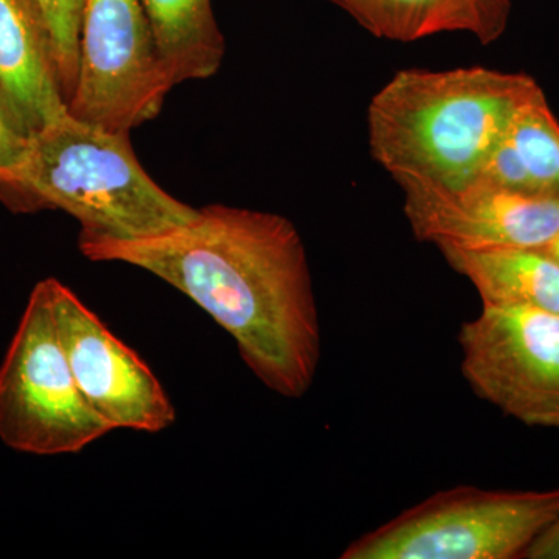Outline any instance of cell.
I'll list each match as a JSON object with an SVG mask.
<instances>
[{
    "instance_id": "cell-1",
    "label": "cell",
    "mask_w": 559,
    "mask_h": 559,
    "mask_svg": "<svg viewBox=\"0 0 559 559\" xmlns=\"http://www.w3.org/2000/svg\"><path fill=\"white\" fill-rule=\"evenodd\" d=\"M91 261H116L186 294L237 342L272 392L301 399L322 355L307 250L285 216L207 205L197 218L138 240L80 237Z\"/></svg>"
},
{
    "instance_id": "cell-2",
    "label": "cell",
    "mask_w": 559,
    "mask_h": 559,
    "mask_svg": "<svg viewBox=\"0 0 559 559\" xmlns=\"http://www.w3.org/2000/svg\"><path fill=\"white\" fill-rule=\"evenodd\" d=\"M539 91L525 73L400 70L370 102L371 156L403 191L466 189Z\"/></svg>"
},
{
    "instance_id": "cell-3",
    "label": "cell",
    "mask_w": 559,
    "mask_h": 559,
    "mask_svg": "<svg viewBox=\"0 0 559 559\" xmlns=\"http://www.w3.org/2000/svg\"><path fill=\"white\" fill-rule=\"evenodd\" d=\"M11 209H60L80 237L138 240L189 224L198 210L160 189L131 148L130 132L105 130L66 112L27 140L2 183Z\"/></svg>"
},
{
    "instance_id": "cell-4",
    "label": "cell",
    "mask_w": 559,
    "mask_h": 559,
    "mask_svg": "<svg viewBox=\"0 0 559 559\" xmlns=\"http://www.w3.org/2000/svg\"><path fill=\"white\" fill-rule=\"evenodd\" d=\"M559 518V488L436 492L371 530L342 559H516Z\"/></svg>"
},
{
    "instance_id": "cell-5",
    "label": "cell",
    "mask_w": 559,
    "mask_h": 559,
    "mask_svg": "<svg viewBox=\"0 0 559 559\" xmlns=\"http://www.w3.org/2000/svg\"><path fill=\"white\" fill-rule=\"evenodd\" d=\"M110 430L76 388L43 280L0 366V440L27 454H75Z\"/></svg>"
},
{
    "instance_id": "cell-6",
    "label": "cell",
    "mask_w": 559,
    "mask_h": 559,
    "mask_svg": "<svg viewBox=\"0 0 559 559\" xmlns=\"http://www.w3.org/2000/svg\"><path fill=\"white\" fill-rule=\"evenodd\" d=\"M171 90L142 2L84 0L69 112L105 130L130 132L160 112Z\"/></svg>"
},
{
    "instance_id": "cell-7",
    "label": "cell",
    "mask_w": 559,
    "mask_h": 559,
    "mask_svg": "<svg viewBox=\"0 0 559 559\" xmlns=\"http://www.w3.org/2000/svg\"><path fill=\"white\" fill-rule=\"evenodd\" d=\"M463 378L479 399L532 428L559 430V314L485 307L459 331Z\"/></svg>"
},
{
    "instance_id": "cell-8",
    "label": "cell",
    "mask_w": 559,
    "mask_h": 559,
    "mask_svg": "<svg viewBox=\"0 0 559 559\" xmlns=\"http://www.w3.org/2000/svg\"><path fill=\"white\" fill-rule=\"evenodd\" d=\"M51 311L81 396L112 429L156 433L176 411L156 374L57 278H46Z\"/></svg>"
},
{
    "instance_id": "cell-9",
    "label": "cell",
    "mask_w": 559,
    "mask_h": 559,
    "mask_svg": "<svg viewBox=\"0 0 559 559\" xmlns=\"http://www.w3.org/2000/svg\"><path fill=\"white\" fill-rule=\"evenodd\" d=\"M419 241L437 248L547 249L559 235V198L471 183L457 191H404Z\"/></svg>"
},
{
    "instance_id": "cell-10",
    "label": "cell",
    "mask_w": 559,
    "mask_h": 559,
    "mask_svg": "<svg viewBox=\"0 0 559 559\" xmlns=\"http://www.w3.org/2000/svg\"><path fill=\"white\" fill-rule=\"evenodd\" d=\"M0 108L25 138L69 112L39 0H0Z\"/></svg>"
},
{
    "instance_id": "cell-11",
    "label": "cell",
    "mask_w": 559,
    "mask_h": 559,
    "mask_svg": "<svg viewBox=\"0 0 559 559\" xmlns=\"http://www.w3.org/2000/svg\"><path fill=\"white\" fill-rule=\"evenodd\" d=\"M448 264L469 280L485 307H527L558 312L559 261L549 249H440Z\"/></svg>"
},
{
    "instance_id": "cell-12",
    "label": "cell",
    "mask_w": 559,
    "mask_h": 559,
    "mask_svg": "<svg viewBox=\"0 0 559 559\" xmlns=\"http://www.w3.org/2000/svg\"><path fill=\"white\" fill-rule=\"evenodd\" d=\"M173 87L215 75L226 53L212 0H140Z\"/></svg>"
},
{
    "instance_id": "cell-13",
    "label": "cell",
    "mask_w": 559,
    "mask_h": 559,
    "mask_svg": "<svg viewBox=\"0 0 559 559\" xmlns=\"http://www.w3.org/2000/svg\"><path fill=\"white\" fill-rule=\"evenodd\" d=\"M341 7L378 38L414 43L440 33L480 35L471 0H342Z\"/></svg>"
},
{
    "instance_id": "cell-14",
    "label": "cell",
    "mask_w": 559,
    "mask_h": 559,
    "mask_svg": "<svg viewBox=\"0 0 559 559\" xmlns=\"http://www.w3.org/2000/svg\"><path fill=\"white\" fill-rule=\"evenodd\" d=\"M503 140L528 190L559 198V121L543 90L516 110Z\"/></svg>"
},
{
    "instance_id": "cell-15",
    "label": "cell",
    "mask_w": 559,
    "mask_h": 559,
    "mask_svg": "<svg viewBox=\"0 0 559 559\" xmlns=\"http://www.w3.org/2000/svg\"><path fill=\"white\" fill-rule=\"evenodd\" d=\"M49 22L55 60L66 103L72 98L79 80L80 28L84 0H39Z\"/></svg>"
},
{
    "instance_id": "cell-16",
    "label": "cell",
    "mask_w": 559,
    "mask_h": 559,
    "mask_svg": "<svg viewBox=\"0 0 559 559\" xmlns=\"http://www.w3.org/2000/svg\"><path fill=\"white\" fill-rule=\"evenodd\" d=\"M479 17V40L492 43L506 32L510 20L511 0H471Z\"/></svg>"
},
{
    "instance_id": "cell-17",
    "label": "cell",
    "mask_w": 559,
    "mask_h": 559,
    "mask_svg": "<svg viewBox=\"0 0 559 559\" xmlns=\"http://www.w3.org/2000/svg\"><path fill=\"white\" fill-rule=\"evenodd\" d=\"M28 138L21 134L0 108V183L7 173L21 160Z\"/></svg>"
},
{
    "instance_id": "cell-18",
    "label": "cell",
    "mask_w": 559,
    "mask_h": 559,
    "mask_svg": "<svg viewBox=\"0 0 559 559\" xmlns=\"http://www.w3.org/2000/svg\"><path fill=\"white\" fill-rule=\"evenodd\" d=\"M527 559H559V518L525 551Z\"/></svg>"
},
{
    "instance_id": "cell-19",
    "label": "cell",
    "mask_w": 559,
    "mask_h": 559,
    "mask_svg": "<svg viewBox=\"0 0 559 559\" xmlns=\"http://www.w3.org/2000/svg\"><path fill=\"white\" fill-rule=\"evenodd\" d=\"M547 249H549V252L551 253V255H554L555 259H557L559 261V235L557 237V240L551 242V245Z\"/></svg>"
},
{
    "instance_id": "cell-20",
    "label": "cell",
    "mask_w": 559,
    "mask_h": 559,
    "mask_svg": "<svg viewBox=\"0 0 559 559\" xmlns=\"http://www.w3.org/2000/svg\"><path fill=\"white\" fill-rule=\"evenodd\" d=\"M330 2L336 3V5L341 7L342 0H330Z\"/></svg>"
}]
</instances>
